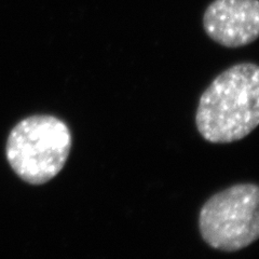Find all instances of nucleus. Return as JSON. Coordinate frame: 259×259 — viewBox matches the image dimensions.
I'll return each instance as SVG.
<instances>
[{"label": "nucleus", "instance_id": "1", "mask_svg": "<svg viewBox=\"0 0 259 259\" xmlns=\"http://www.w3.org/2000/svg\"><path fill=\"white\" fill-rule=\"evenodd\" d=\"M196 124L203 139L229 144L259 125V66L240 63L218 75L202 93Z\"/></svg>", "mask_w": 259, "mask_h": 259}, {"label": "nucleus", "instance_id": "2", "mask_svg": "<svg viewBox=\"0 0 259 259\" xmlns=\"http://www.w3.org/2000/svg\"><path fill=\"white\" fill-rule=\"evenodd\" d=\"M70 147V130L64 121L53 116H32L11 131L7 158L23 181L40 185L61 172Z\"/></svg>", "mask_w": 259, "mask_h": 259}, {"label": "nucleus", "instance_id": "3", "mask_svg": "<svg viewBox=\"0 0 259 259\" xmlns=\"http://www.w3.org/2000/svg\"><path fill=\"white\" fill-rule=\"evenodd\" d=\"M199 229L206 244L237 252L259 239V186L238 184L215 193L202 206Z\"/></svg>", "mask_w": 259, "mask_h": 259}, {"label": "nucleus", "instance_id": "4", "mask_svg": "<svg viewBox=\"0 0 259 259\" xmlns=\"http://www.w3.org/2000/svg\"><path fill=\"white\" fill-rule=\"evenodd\" d=\"M207 36L227 48H240L259 38V0H214L203 15Z\"/></svg>", "mask_w": 259, "mask_h": 259}]
</instances>
